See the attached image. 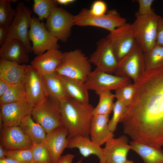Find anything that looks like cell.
<instances>
[{
	"mask_svg": "<svg viewBox=\"0 0 163 163\" xmlns=\"http://www.w3.org/2000/svg\"><path fill=\"white\" fill-rule=\"evenodd\" d=\"M69 132L64 126L46 134L43 142L50 152L52 163H56L64 150L67 148Z\"/></svg>",
	"mask_w": 163,
	"mask_h": 163,
	"instance_id": "cell-18",
	"label": "cell"
},
{
	"mask_svg": "<svg viewBox=\"0 0 163 163\" xmlns=\"http://www.w3.org/2000/svg\"><path fill=\"white\" fill-rule=\"evenodd\" d=\"M45 27L54 37L65 42L74 25V15L61 7L55 8L46 19Z\"/></svg>",
	"mask_w": 163,
	"mask_h": 163,
	"instance_id": "cell-12",
	"label": "cell"
},
{
	"mask_svg": "<svg viewBox=\"0 0 163 163\" xmlns=\"http://www.w3.org/2000/svg\"><path fill=\"white\" fill-rule=\"evenodd\" d=\"M29 163H36L33 161H32V162H29Z\"/></svg>",
	"mask_w": 163,
	"mask_h": 163,
	"instance_id": "cell-48",
	"label": "cell"
},
{
	"mask_svg": "<svg viewBox=\"0 0 163 163\" xmlns=\"http://www.w3.org/2000/svg\"><path fill=\"white\" fill-rule=\"evenodd\" d=\"M6 158H12L20 163H29L33 161L30 149L5 151Z\"/></svg>",
	"mask_w": 163,
	"mask_h": 163,
	"instance_id": "cell-35",
	"label": "cell"
},
{
	"mask_svg": "<svg viewBox=\"0 0 163 163\" xmlns=\"http://www.w3.org/2000/svg\"><path fill=\"white\" fill-rule=\"evenodd\" d=\"M30 149L33 162L36 163H52L49 151L43 143H33Z\"/></svg>",
	"mask_w": 163,
	"mask_h": 163,
	"instance_id": "cell-33",
	"label": "cell"
},
{
	"mask_svg": "<svg viewBox=\"0 0 163 163\" xmlns=\"http://www.w3.org/2000/svg\"><path fill=\"white\" fill-rule=\"evenodd\" d=\"M24 85L27 99L34 107L48 97L43 76L30 65L27 66Z\"/></svg>",
	"mask_w": 163,
	"mask_h": 163,
	"instance_id": "cell-15",
	"label": "cell"
},
{
	"mask_svg": "<svg viewBox=\"0 0 163 163\" xmlns=\"http://www.w3.org/2000/svg\"><path fill=\"white\" fill-rule=\"evenodd\" d=\"M5 150L3 146L0 144V159H4L6 158L5 155Z\"/></svg>",
	"mask_w": 163,
	"mask_h": 163,
	"instance_id": "cell-45",
	"label": "cell"
},
{
	"mask_svg": "<svg viewBox=\"0 0 163 163\" xmlns=\"http://www.w3.org/2000/svg\"><path fill=\"white\" fill-rule=\"evenodd\" d=\"M99 96L98 103L94 108L93 115H109L112 111L115 98L111 91H105L97 94Z\"/></svg>",
	"mask_w": 163,
	"mask_h": 163,
	"instance_id": "cell-29",
	"label": "cell"
},
{
	"mask_svg": "<svg viewBox=\"0 0 163 163\" xmlns=\"http://www.w3.org/2000/svg\"><path fill=\"white\" fill-rule=\"evenodd\" d=\"M57 4L55 0H34L33 9L40 21L47 19L53 10L58 7Z\"/></svg>",
	"mask_w": 163,
	"mask_h": 163,
	"instance_id": "cell-31",
	"label": "cell"
},
{
	"mask_svg": "<svg viewBox=\"0 0 163 163\" xmlns=\"http://www.w3.org/2000/svg\"><path fill=\"white\" fill-rule=\"evenodd\" d=\"M107 4L104 1L97 0L93 3L89 10L91 14L94 16H101L107 12Z\"/></svg>",
	"mask_w": 163,
	"mask_h": 163,
	"instance_id": "cell-38",
	"label": "cell"
},
{
	"mask_svg": "<svg viewBox=\"0 0 163 163\" xmlns=\"http://www.w3.org/2000/svg\"><path fill=\"white\" fill-rule=\"evenodd\" d=\"M67 148H77L81 154L86 158L91 155H96L100 162L105 161L103 157V148L92 141L89 137L77 135L68 139Z\"/></svg>",
	"mask_w": 163,
	"mask_h": 163,
	"instance_id": "cell-23",
	"label": "cell"
},
{
	"mask_svg": "<svg viewBox=\"0 0 163 163\" xmlns=\"http://www.w3.org/2000/svg\"><path fill=\"white\" fill-rule=\"evenodd\" d=\"M100 163H107L105 161L100 162Z\"/></svg>",
	"mask_w": 163,
	"mask_h": 163,
	"instance_id": "cell-47",
	"label": "cell"
},
{
	"mask_svg": "<svg viewBox=\"0 0 163 163\" xmlns=\"http://www.w3.org/2000/svg\"><path fill=\"white\" fill-rule=\"evenodd\" d=\"M135 89L134 83L124 86L115 91V97L127 107L133 99Z\"/></svg>",
	"mask_w": 163,
	"mask_h": 163,
	"instance_id": "cell-34",
	"label": "cell"
},
{
	"mask_svg": "<svg viewBox=\"0 0 163 163\" xmlns=\"http://www.w3.org/2000/svg\"><path fill=\"white\" fill-rule=\"evenodd\" d=\"M0 163H20L12 158H6L0 159Z\"/></svg>",
	"mask_w": 163,
	"mask_h": 163,
	"instance_id": "cell-44",
	"label": "cell"
},
{
	"mask_svg": "<svg viewBox=\"0 0 163 163\" xmlns=\"http://www.w3.org/2000/svg\"><path fill=\"white\" fill-rule=\"evenodd\" d=\"M128 139L125 135L113 138L105 144L103 148L104 160L107 163H125L131 149Z\"/></svg>",
	"mask_w": 163,
	"mask_h": 163,
	"instance_id": "cell-17",
	"label": "cell"
},
{
	"mask_svg": "<svg viewBox=\"0 0 163 163\" xmlns=\"http://www.w3.org/2000/svg\"><path fill=\"white\" fill-rule=\"evenodd\" d=\"M27 66L25 64H20L0 57V78L12 85H24L27 74Z\"/></svg>",
	"mask_w": 163,
	"mask_h": 163,
	"instance_id": "cell-22",
	"label": "cell"
},
{
	"mask_svg": "<svg viewBox=\"0 0 163 163\" xmlns=\"http://www.w3.org/2000/svg\"><path fill=\"white\" fill-rule=\"evenodd\" d=\"M129 144L131 149L141 157L144 163H163V150L161 148L133 141Z\"/></svg>",
	"mask_w": 163,
	"mask_h": 163,
	"instance_id": "cell-25",
	"label": "cell"
},
{
	"mask_svg": "<svg viewBox=\"0 0 163 163\" xmlns=\"http://www.w3.org/2000/svg\"><path fill=\"white\" fill-rule=\"evenodd\" d=\"M30 115L26 117L19 126L33 143H43L46 133L42 127L35 122Z\"/></svg>",
	"mask_w": 163,
	"mask_h": 163,
	"instance_id": "cell-27",
	"label": "cell"
},
{
	"mask_svg": "<svg viewBox=\"0 0 163 163\" xmlns=\"http://www.w3.org/2000/svg\"><path fill=\"white\" fill-rule=\"evenodd\" d=\"M9 27L0 26V45L2 46L7 38Z\"/></svg>",
	"mask_w": 163,
	"mask_h": 163,
	"instance_id": "cell-41",
	"label": "cell"
},
{
	"mask_svg": "<svg viewBox=\"0 0 163 163\" xmlns=\"http://www.w3.org/2000/svg\"><path fill=\"white\" fill-rule=\"evenodd\" d=\"M74 25L79 26H94L111 32L126 23V19L121 17L115 9L109 11L101 16L91 14L88 9H82L74 15Z\"/></svg>",
	"mask_w": 163,
	"mask_h": 163,
	"instance_id": "cell-6",
	"label": "cell"
},
{
	"mask_svg": "<svg viewBox=\"0 0 163 163\" xmlns=\"http://www.w3.org/2000/svg\"><path fill=\"white\" fill-rule=\"evenodd\" d=\"M63 125L69 132L68 139L77 135L89 137L94 107L89 103L83 104L69 97L59 102Z\"/></svg>",
	"mask_w": 163,
	"mask_h": 163,
	"instance_id": "cell-2",
	"label": "cell"
},
{
	"mask_svg": "<svg viewBox=\"0 0 163 163\" xmlns=\"http://www.w3.org/2000/svg\"><path fill=\"white\" fill-rule=\"evenodd\" d=\"M125 163H134V162L133 161L127 160Z\"/></svg>",
	"mask_w": 163,
	"mask_h": 163,
	"instance_id": "cell-46",
	"label": "cell"
},
{
	"mask_svg": "<svg viewBox=\"0 0 163 163\" xmlns=\"http://www.w3.org/2000/svg\"><path fill=\"white\" fill-rule=\"evenodd\" d=\"M11 0H0V26L9 27L16 14V10L11 6Z\"/></svg>",
	"mask_w": 163,
	"mask_h": 163,
	"instance_id": "cell-32",
	"label": "cell"
},
{
	"mask_svg": "<svg viewBox=\"0 0 163 163\" xmlns=\"http://www.w3.org/2000/svg\"><path fill=\"white\" fill-rule=\"evenodd\" d=\"M89 60L96 66V69L109 74L114 73L118 63L114 51L106 37L98 41L96 50Z\"/></svg>",
	"mask_w": 163,
	"mask_h": 163,
	"instance_id": "cell-13",
	"label": "cell"
},
{
	"mask_svg": "<svg viewBox=\"0 0 163 163\" xmlns=\"http://www.w3.org/2000/svg\"><path fill=\"white\" fill-rule=\"evenodd\" d=\"M0 130V145L6 150L28 149L32 145L19 126L3 127Z\"/></svg>",
	"mask_w": 163,
	"mask_h": 163,
	"instance_id": "cell-16",
	"label": "cell"
},
{
	"mask_svg": "<svg viewBox=\"0 0 163 163\" xmlns=\"http://www.w3.org/2000/svg\"><path fill=\"white\" fill-rule=\"evenodd\" d=\"M106 37L114 51L118 62L136 44L131 24L127 23L110 32Z\"/></svg>",
	"mask_w": 163,
	"mask_h": 163,
	"instance_id": "cell-11",
	"label": "cell"
},
{
	"mask_svg": "<svg viewBox=\"0 0 163 163\" xmlns=\"http://www.w3.org/2000/svg\"><path fill=\"white\" fill-rule=\"evenodd\" d=\"M28 37L32 43L33 52L37 56L59 48L58 40L51 34L43 23L34 16L32 18Z\"/></svg>",
	"mask_w": 163,
	"mask_h": 163,
	"instance_id": "cell-9",
	"label": "cell"
},
{
	"mask_svg": "<svg viewBox=\"0 0 163 163\" xmlns=\"http://www.w3.org/2000/svg\"><path fill=\"white\" fill-rule=\"evenodd\" d=\"M120 123L133 141L163 146V67L146 71Z\"/></svg>",
	"mask_w": 163,
	"mask_h": 163,
	"instance_id": "cell-1",
	"label": "cell"
},
{
	"mask_svg": "<svg viewBox=\"0 0 163 163\" xmlns=\"http://www.w3.org/2000/svg\"><path fill=\"white\" fill-rule=\"evenodd\" d=\"M144 56L146 71L163 67V45L156 43Z\"/></svg>",
	"mask_w": 163,
	"mask_h": 163,
	"instance_id": "cell-28",
	"label": "cell"
},
{
	"mask_svg": "<svg viewBox=\"0 0 163 163\" xmlns=\"http://www.w3.org/2000/svg\"><path fill=\"white\" fill-rule=\"evenodd\" d=\"M139 8L137 13L141 16H147L153 14L154 12L152 6L154 2L153 0H137Z\"/></svg>",
	"mask_w": 163,
	"mask_h": 163,
	"instance_id": "cell-37",
	"label": "cell"
},
{
	"mask_svg": "<svg viewBox=\"0 0 163 163\" xmlns=\"http://www.w3.org/2000/svg\"><path fill=\"white\" fill-rule=\"evenodd\" d=\"M33 108L27 99L1 105L3 127L19 126L26 117L31 115Z\"/></svg>",
	"mask_w": 163,
	"mask_h": 163,
	"instance_id": "cell-14",
	"label": "cell"
},
{
	"mask_svg": "<svg viewBox=\"0 0 163 163\" xmlns=\"http://www.w3.org/2000/svg\"><path fill=\"white\" fill-rule=\"evenodd\" d=\"M89 59L79 50L63 53L56 72L59 75L85 82L91 72Z\"/></svg>",
	"mask_w": 163,
	"mask_h": 163,
	"instance_id": "cell-3",
	"label": "cell"
},
{
	"mask_svg": "<svg viewBox=\"0 0 163 163\" xmlns=\"http://www.w3.org/2000/svg\"><path fill=\"white\" fill-rule=\"evenodd\" d=\"M13 85L0 78V97L6 93Z\"/></svg>",
	"mask_w": 163,
	"mask_h": 163,
	"instance_id": "cell-40",
	"label": "cell"
},
{
	"mask_svg": "<svg viewBox=\"0 0 163 163\" xmlns=\"http://www.w3.org/2000/svg\"><path fill=\"white\" fill-rule=\"evenodd\" d=\"M131 79L113 75L95 69L91 71L85 83L88 90L97 93L105 91H115L131 83Z\"/></svg>",
	"mask_w": 163,
	"mask_h": 163,
	"instance_id": "cell-10",
	"label": "cell"
},
{
	"mask_svg": "<svg viewBox=\"0 0 163 163\" xmlns=\"http://www.w3.org/2000/svg\"><path fill=\"white\" fill-rule=\"evenodd\" d=\"M156 43L163 45V17H161L158 23Z\"/></svg>",
	"mask_w": 163,
	"mask_h": 163,
	"instance_id": "cell-39",
	"label": "cell"
},
{
	"mask_svg": "<svg viewBox=\"0 0 163 163\" xmlns=\"http://www.w3.org/2000/svg\"><path fill=\"white\" fill-rule=\"evenodd\" d=\"M145 72L144 52L136 44L118 62L114 73L118 76L129 78L135 83L143 75Z\"/></svg>",
	"mask_w": 163,
	"mask_h": 163,
	"instance_id": "cell-8",
	"label": "cell"
},
{
	"mask_svg": "<svg viewBox=\"0 0 163 163\" xmlns=\"http://www.w3.org/2000/svg\"><path fill=\"white\" fill-rule=\"evenodd\" d=\"M43 77L48 97L56 99L59 102L69 97L58 75L56 72Z\"/></svg>",
	"mask_w": 163,
	"mask_h": 163,
	"instance_id": "cell-26",
	"label": "cell"
},
{
	"mask_svg": "<svg viewBox=\"0 0 163 163\" xmlns=\"http://www.w3.org/2000/svg\"><path fill=\"white\" fill-rule=\"evenodd\" d=\"M58 76L69 97L82 104L89 103L88 90L85 82Z\"/></svg>",
	"mask_w": 163,
	"mask_h": 163,
	"instance_id": "cell-24",
	"label": "cell"
},
{
	"mask_svg": "<svg viewBox=\"0 0 163 163\" xmlns=\"http://www.w3.org/2000/svg\"><path fill=\"white\" fill-rule=\"evenodd\" d=\"M29 54L24 45L16 39L4 43L0 49V57L20 64L29 62Z\"/></svg>",
	"mask_w": 163,
	"mask_h": 163,
	"instance_id": "cell-21",
	"label": "cell"
},
{
	"mask_svg": "<svg viewBox=\"0 0 163 163\" xmlns=\"http://www.w3.org/2000/svg\"><path fill=\"white\" fill-rule=\"evenodd\" d=\"M131 26L136 44L144 53L156 43L158 21L161 16L155 12L147 16L138 14Z\"/></svg>",
	"mask_w": 163,
	"mask_h": 163,
	"instance_id": "cell-4",
	"label": "cell"
},
{
	"mask_svg": "<svg viewBox=\"0 0 163 163\" xmlns=\"http://www.w3.org/2000/svg\"><path fill=\"white\" fill-rule=\"evenodd\" d=\"M109 115H93L91 119L89 136L92 141L100 146L114 137L113 133L108 127Z\"/></svg>",
	"mask_w": 163,
	"mask_h": 163,
	"instance_id": "cell-20",
	"label": "cell"
},
{
	"mask_svg": "<svg viewBox=\"0 0 163 163\" xmlns=\"http://www.w3.org/2000/svg\"><path fill=\"white\" fill-rule=\"evenodd\" d=\"M27 99L24 85L21 84L13 85L9 90L0 97L1 105L21 101Z\"/></svg>",
	"mask_w": 163,
	"mask_h": 163,
	"instance_id": "cell-30",
	"label": "cell"
},
{
	"mask_svg": "<svg viewBox=\"0 0 163 163\" xmlns=\"http://www.w3.org/2000/svg\"><path fill=\"white\" fill-rule=\"evenodd\" d=\"M74 0H56L58 4L62 5H67L75 2Z\"/></svg>",
	"mask_w": 163,
	"mask_h": 163,
	"instance_id": "cell-43",
	"label": "cell"
},
{
	"mask_svg": "<svg viewBox=\"0 0 163 163\" xmlns=\"http://www.w3.org/2000/svg\"><path fill=\"white\" fill-rule=\"evenodd\" d=\"M31 116L46 134L64 126L59 101L49 97L34 107Z\"/></svg>",
	"mask_w": 163,
	"mask_h": 163,
	"instance_id": "cell-5",
	"label": "cell"
},
{
	"mask_svg": "<svg viewBox=\"0 0 163 163\" xmlns=\"http://www.w3.org/2000/svg\"><path fill=\"white\" fill-rule=\"evenodd\" d=\"M126 107L120 101L117 100L114 103L112 117L108 122L110 130L113 133L116 129L117 125L123 115Z\"/></svg>",
	"mask_w": 163,
	"mask_h": 163,
	"instance_id": "cell-36",
	"label": "cell"
},
{
	"mask_svg": "<svg viewBox=\"0 0 163 163\" xmlns=\"http://www.w3.org/2000/svg\"><path fill=\"white\" fill-rule=\"evenodd\" d=\"M16 10V14L9 27L7 38L4 43L14 39L18 40L24 45L29 53L33 52L28 37L32 12L22 2L18 4Z\"/></svg>",
	"mask_w": 163,
	"mask_h": 163,
	"instance_id": "cell-7",
	"label": "cell"
},
{
	"mask_svg": "<svg viewBox=\"0 0 163 163\" xmlns=\"http://www.w3.org/2000/svg\"><path fill=\"white\" fill-rule=\"evenodd\" d=\"M75 155L72 154H67L61 156L56 163H72Z\"/></svg>",
	"mask_w": 163,
	"mask_h": 163,
	"instance_id": "cell-42",
	"label": "cell"
},
{
	"mask_svg": "<svg viewBox=\"0 0 163 163\" xmlns=\"http://www.w3.org/2000/svg\"><path fill=\"white\" fill-rule=\"evenodd\" d=\"M63 53L58 49L47 51L37 56L31 62V64L42 76L56 72L60 65Z\"/></svg>",
	"mask_w": 163,
	"mask_h": 163,
	"instance_id": "cell-19",
	"label": "cell"
}]
</instances>
